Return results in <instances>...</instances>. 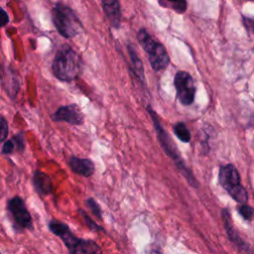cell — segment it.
I'll return each instance as SVG.
<instances>
[{
	"label": "cell",
	"mask_w": 254,
	"mask_h": 254,
	"mask_svg": "<svg viewBox=\"0 0 254 254\" xmlns=\"http://www.w3.org/2000/svg\"><path fill=\"white\" fill-rule=\"evenodd\" d=\"M147 110H148V113H149V115L152 119L154 129H155L156 134H157L158 141H159L161 147L163 148L164 152L167 154V156H169L174 161V163L176 164L177 169L185 177V179L188 181V183L190 186H192L194 188H197L198 187L197 181L195 180L191 171L185 164V162H184L182 156L180 155L179 150H178L176 144L174 143L172 137L169 135V133L163 127L158 114L155 112V110L153 109V107L151 105L147 106Z\"/></svg>",
	"instance_id": "6da1fadb"
},
{
	"label": "cell",
	"mask_w": 254,
	"mask_h": 254,
	"mask_svg": "<svg viewBox=\"0 0 254 254\" xmlns=\"http://www.w3.org/2000/svg\"><path fill=\"white\" fill-rule=\"evenodd\" d=\"M52 69L54 75L59 80L70 82L81 73V58L70 46L63 45L55 55Z\"/></svg>",
	"instance_id": "7a4b0ae2"
},
{
	"label": "cell",
	"mask_w": 254,
	"mask_h": 254,
	"mask_svg": "<svg viewBox=\"0 0 254 254\" xmlns=\"http://www.w3.org/2000/svg\"><path fill=\"white\" fill-rule=\"evenodd\" d=\"M50 231L56 236L60 237L62 241L64 243L67 251L71 254H94L101 253V249L99 245L90 239H82L76 237L67 224L63 221L52 219L49 224Z\"/></svg>",
	"instance_id": "3957f363"
},
{
	"label": "cell",
	"mask_w": 254,
	"mask_h": 254,
	"mask_svg": "<svg viewBox=\"0 0 254 254\" xmlns=\"http://www.w3.org/2000/svg\"><path fill=\"white\" fill-rule=\"evenodd\" d=\"M137 40L140 46L148 55L149 63L155 71L166 69L170 64V57L165 47L156 41L147 31L142 28L137 34Z\"/></svg>",
	"instance_id": "277c9868"
},
{
	"label": "cell",
	"mask_w": 254,
	"mask_h": 254,
	"mask_svg": "<svg viewBox=\"0 0 254 254\" xmlns=\"http://www.w3.org/2000/svg\"><path fill=\"white\" fill-rule=\"evenodd\" d=\"M53 23L58 32L64 38L69 39L82 31V24L75 13L67 6L57 4L52 11Z\"/></svg>",
	"instance_id": "5b68a950"
},
{
	"label": "cell",
	"mask_w": 254,
	"mask_h": 254,
	"mask_svg": "<svg viewBox=\"0 0 254 254\" xmlns=\"http://www.w3.org/2000/svg\"><path fill=\"white\" fill-rule=\"evenodd\" d=\"M218 182L235 201L239 203L247 202V191L240 184V176L234 165L227 164L219 168Z\"/></svg>",
	"instance_id": "8992f818"
},
{
	"label": "cell",
	"mask_w": 254,
	"mask_h": 254,
	"mask_svg": "<svg viewBox=\"0 0 254 254\" xmlns=\"http://www.w3.org/2000/svg\"><path fill=\"white\" fill-rule=\"evenodd\" d=\"M6 208L10 213L15 230L22 231L24 229H33L32 216L21 196L15 195L8 199Z\"/></svg>",
	"instance_id": "52a82bcc"
},
{
	"label": "cell",
	"mask_w": 254,
	"mask_h": 254,
	"mask_svg": "<svg viewBox=\"0 0 254 254\" xmlns=\"http://www.w3.org/2000/svg\"><path fill=\"white\" fill-rule=\"evenodd\" d=\"M177 98L181 104L189 106L193 103L196 87L192 76L186 70H178L174 76Z\"/></svg>",
	"instance_id": "ba28073f"
},
{
	"label": "cell",
	"mask_w": 254,
	"mask_h": 254,
	"mask_svg": "<svg viewBox=\"0 0 254 254\" xmlns=\"http://www.w3.org/2000/svg\"><path fill=\"white\" fill-rule=\"evenodd\" d=\"M52 120L56 122H65L70 125L78 126L81 125L84 121V115L79 108V106L75 103L63 105L59 107L53 114Z\"/></svg>",
	"instance_id": "9c48e42d"
},
{
	"label": "cell",
	"mask_w": 254,
	"mask_h": 254,
	"mask_svg": "<svg viewBox=\"0 0 254 254\" xmlns=\"http://www.w3.org/2000/svg\"><path fill=\"white\" fill-rule=\"evenodd\" d=\"M68 166L72 173L86 178L91 177L95 172L94 163L88 158H78L71 156L68 161Z\"/></svg>",
	"instance_id": "30bf717a"
},
{
	"label": "cell",
	"mask_w": 254,
	"mask_h": 254,
	"mask_svg": "<svg viewBox=\"0 0 254 254\" xmlns=\"http://www.w3.org/2000/svg\"><path fill=\"white\" fill-rule=\"evenodd\" d=\"M33 186L35 190L42 196L48 195L53 191V184L49 175L42 171H36L33 175Z\"/></svg>",
	"instance_id": "8fae6325"
},
{
	"label": "cell",
	"mask_w": 254,
	"mask_h": 254,
	"mask_svg": "<svg viewBox=\"0 0 254 254\" xmlns=\"http://www.w3.org/2000/svg\"><path fill=\"white\" fill-rule=\"evenodd\" d=\"M102 3V8L107 16L110 24L115 29L120 27L121 20V12H120V4L118 0H100Z\"/></svg>",
	"instance_id": "7c38bea8"
},
{
	"label": "cell",
	"mask_w": 254,
	"mask_h": 254,
	"mask_svg": "<svg viewBox=\"0 0 254 254\" xmlns=\"http://www.w3.org/2000/svg\"><path fill=\"white\" fill-rule=\"evenodd\" d=\"M127 51L130 56V62H131V69L134 72L135 76L138 78V80L141 83H145V74H144V66L143 64L138 57L137 52L133 48L132 45L127 46Z\"/></svg>",
	"instance_id": "4fadbf2b"
},
{
	"label": "cell",
	"mask_w": 254,
	"mask_h": 254,
	"mask_svg": "<svg viewBox=\"0 0 254 254\" xmlns=\"http://www.w3.org/2000/svg\"><path fill=\"white\" fill-rule=\"evenodd\" d=\"M222 219H223V224L226 230V233L228 235V238L238 247H243L242 245L244 244L243 241L240 239L239 235L237 234V232L235 231V228L233 227L232 223H231V218L229 215V211L228 209L224 208L222 209Z\"/></svg>",
	"instance_id": "5bb4252c"
},
{
	"label": "cell",
	"mask_w": 254,
	"mask_h": 254,
	"mask_svg": "<svg viewBox=\"0 0 254 254\" xmlns=\"http://www.w3.org/2000/svg\"><path fill=\"white\" fill-rule=\"evenodd\" d=\"M173 131H174L176 137L184 143H189L191 139L190 131L189 130V128L187 127V125L184 122H177L173 126Z\"/></svg>",
	"instance_id": "9a60e30c"
},
{
	"label": "cell",
	"mask_w": 254,
	"mask_h": 254,
	"mask_svg": "<svg viewBox=\"0 0 254 254\" xmlns=\"http://www.w3.org/2000/svg\"><path fill=\"white\" fill-rule=\"evenodd\" d=\"M159 3L164 7L176 11L177 13H184L187 9L186 0H159Z\"/></svg>",
	"instance_id": "2e32d148"
},
{
	"label": "cell",
	"mask_w": 254,
	"mask_h": 254,
	"mask_svg": "<svg viewBox=\"0 0 254 254\" xmlns=\"http://www.w3.org/2000/svg\"><path fill=\"white\" fill-rule=\"evenodd\" d=\"M78 212L80 213V215H81L83 221L85 222V224L87 225V227H88L90 230H92V231H97V232H104L103 227H101V226L98 225L96 222H94V221L87 215V213H86L84 210L79 209Z\"/></svg>",
	"instance_id": "e0dca14e"
},
{
	"label": "cell",
	"mask_w": 254,
	"mask_h": 254,
	"mask_svg": "<svg viewBox=\"0 0 254 254\" xmlns=\"http://www.w3.org/2000/svg\"><path fill=\"white\" fill-rule=\"evenodd\" d=\"M85 204L88 206V208L90 209L91 213L97 217L98 219H102V210L99 206V204L96 202V200L93 197H89L85 200Z\"/></svg>",
	"instance_id": "ac0fdd59"
},
{
	"label": "cell",
	"mask_w": 254,
	"mask_h": 254,
	"mask_svg": "<svg viewBox=\"0 0 254 254\" xmlns=\"http://www.w3.org/2000/svg\"><path fill=\"white\" fill-rule=\"evenodd\" d=\"M238 212L239 214L245 219V220H251L254 216V209L253 207L242 203L239 207H238Z\"/></svg>",
	"instance_id": "d6986e66"
},
{
	"label": "cell",
	"mask_w": 254,
	"mask_h": 254,
	"mask_svg": "<svg viewBox=\"0 0 254 254\" xmlns=\"http://www.w3.org/2000/svg\"><path fill=\"white\" fill-rule=\"evenodd\" d=\"M16 150L19 152H23L26 148V143H25V136L23 133H19L17 135H15L13 138Z\"/></svg>",
	"instance_id": "ffe728a7"
},
{
	"label": "cell",
	"mask_w": 254,
	"mask_h": 254,
	"mask_svg": "<svg viewBox=\"0 0 254 254\" xmlns=\"http://www.w3.org/2000/svg\"><path fill=\"white\" fill-rule=\"evenodd\" d=\"M0 135H1V137H0V140H1V142L3 143L4 141H5V139L7 138V136H8V132H9V128H8V123H7V121H6V119H5V117H1V122H0Z\"/></svg>",
	"instance_id": "44dd1931"
},
{
	"label": "cell",
	"mask_w": 254,
	"mask_h": 254,
	"mask_svg": "<svg viewBox=\"0 0 254 254\" xmlns=\"http://www.w3.org/2000/svg\"><path fill=\"white\" fill-rule=\"evenodd\" d=\"M15 144H14V141L13 139H10V140H7L5 142H3V145H2V154L4 155H8V154H11L14 149H15Z\"/></svg>",
	"instance_id": "7402d4cb"
},
{
	"label": "cell",
	"mask_w": 254,
	"mask_h": 254,
	"mask_svg": "<svg viewBox=\"0 0 254 254\" xmlns=\"http://www.w3.org/2000/svg\"><path fill=\"white\" fill-rule=\"evenodd\" d=\"M9 22V16L4 9H1V26L4 27Z\"/></svg>",
	"instance_id": "603a6c76"
}]
</instances>
